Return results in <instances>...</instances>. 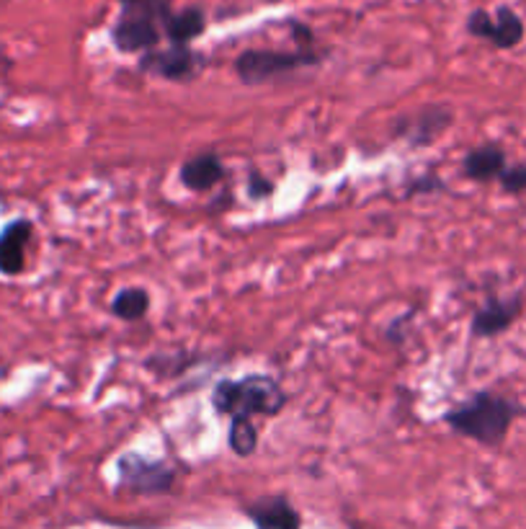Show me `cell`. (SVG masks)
Instances as JSON below:
<instances>
[{
  "mask_svg": "<svg viewBox=\"0 0 526 529\" xmlns=\"http://www.w3.org/2000/svg\"><path fill=\"white\" fill-rule=\"evenodd\" d=\"M524 413L519 403H513L509 398L493 393H477L467 403H462L459 409L446 413L449 427L475 439L480 444L495 447L506 439L511 424Z\"/></svg>",
  "mask_w": 526,
  "mask_h": 529,
  "instance_id": "cell-1",
  "label": "cell"
},
{
  "mask_svg": "<svg viewBox=\"0 0 526 529\" xmlns=\"http://www.w3.org/2000/svg\"><path fill=\"white\" fill-rule=\"evenodd\" d=\"M284 393L272 377L251 375L243 380H225L215 388L212 403L220 413H235V418H248L253 413L276 416L284 409Z\"/></svg>",
  "mask_w": 526,
  "mask_h": 529,
  "instance_id": "cell-2",
  "label": "cell"
},
{
  "mask_svg": "<svg viewBox=\"0 0 526 529\" xmlns=\"http://www.w3.org/2000/svg\"><path fill=\"white\" fill-rule=\"evenodd\" d=\"M120 478L127 488H132L137 494H166L176 473L166 462L145 460L139 455H124L120 460Z\"/></svg>",
  "mask_w": 526,
  "mask_h": 529,
  "instance_id": "cell-3",
  "label": "cell"
},
{
  "mask_svg": "<svg viewBox=\"0 0 526 529\" xmlns=\"http://www.w3.org/2000/svg\"><path fill=\"white\" fill-rule=\"evenodd\" d=\"M310 63L302 54H284V52H245L238 57V75L245 83H261L269 81L279 72H289V70L300 68Z\"/></svg>",
  "mask_w": 526,
  "mask_h": 529,
  "instance_id": "cell-4",
  "label": "cell"
},
{
  "mask_svg": "<svg viewBox=\"0 0 526 529\" xmlns=\"http://www.w3.org/2000/svg\"><path fill=\"white\" fill-rule=\"evenodd\" d=\"M470 32L477 36H485V39H491L495 47H503V50H509V47H516L519 42H521V36H524V24H521V18L516 16L511 8H501L495 18H491L485 11H477L470 18Z\"/></svg>",
  "mask_w": 526,
  "mask_h": 529,
  "instance_id": "cell-5",
  "label": "cell"
},
{
  "mask_svg": "<svg viewBox=\"0 0 526 529\" xmlns=\"http://www.w3.org/2000/svg\"><path fill=\"white\" fill-rule=\"evenodd\" d=\"M32 222L14 220L0 233V274L16 276L26 266V245L32 240Z\"/></svg>",
  "mask_w": 526,
  "mask_h": 529,
  "instance_id": "cell-6",
  "label": "cell"
},
{
  "mask_svg": "<svg viewBox=\"0 0 526 529\" xmlns=\"http://www.w3.org/2000/svg\"><path fill=\"white\" fill-rule=\"evenodd\" d=\"M248 516L258 529H300L302 519L284 495H269L248 506Z\"/></svg>",
  "mask_w": 526,
  "mask_h": 529,
  "instance_id": "cell-7",
  "label": "cell"
},
{
  "mask_svg": "<svg viewBox=\"0 0 526 529\" xmlns=\"http://www.w3.org/2000/svg\"><path fill=\"white\" fill-rule=\"evenodd\" d=\"M516 315H519V300H491L475 313L473 333L480 339L498 336L516 321Z\"/></svg>",
  "mask_w": 526,
  "mask_h": 529,
  "instance_id": "cell-8",
  "label": "cell"
},
{
  "mask_svg": "<svg viewBox=\"0 0 526 529\" xmlns=\"http://www.w3.org/2000/svg\"><path fill=\"white\" fill-rule=\"evenodd\" d=\"M503 171H506V153L498 145H483L464 158V173L475 181L501 178Z\"/></svg>",
  "mask_w": 526,
  "mask_h": 529,
  "instance_id": "cell-9",
  "label": "cell"
},
{
  "mask_svg": "<svg viewBox=\"0 0 526 529\" xmlns=\"http://www.w3.org/2000/svg\"><path fill=\"white\" fill-rule=\"evenodd\" d=\"M114 39L124 52H135L145 50V47H153L158 42V32H155L153 21L139 14V16H129L121 21L114 32Z\"/></svg>",
  "mask_w": 526,
  "mask_h": 529,
  "instance_id": "cell-10",
  "label": "cell"
},
{
  "mask_svg": "<svg viewBox=\"0 0 526 529\" xmlns=\"http://www.w3.org/2000/svg\"><path fill=\"white\" fill-rule=\"evenodd\" d=\"M222 178V163L215 153H204L191 158L186 166L181 168V181L191 191H206Z\"/></svg>",
  "mask_w": 526,
  "mask_h": 529,
  "instance_id": "cell-11",
  "label": "cell"
},
{
  "mask_svg": "<svg viewBox=\"0 0 526 529\" xmlns=\"http://www.w3.org/2000/svg\"><path fill=\"white\" fill-rule=\"evenodd\" d=\"M148 68L158 70L166 78H188L194 72V54L186 50H170L148 60Z\"/></svg>",
  "mask_w": 526,
  "mask_h": 529,
  "instance_id": "cell-12",
  "label": "cell"
},
{
  "mask_svg": "<svg viewBox=\"0 0 526 529\" xmlns=\"http://www.w3.org/2000/svg\"><path fill=\"white\" fill-rule=\"evenodd\" d=\"M111 308H114V315L121 318V321H139L148 313V308H150V297H148L145 290L132 287V290L120 292L114 297V305Z\"/></svg>",
  "mask_w": 526,
  "mask_h": 529,
  "instance_id": "cell-13",
  "label": "cell"
},
{
  "mask_svg": "<svg viewBox=\"0 0 526 529\" xmlns=\"http://www.w3.org/2000/svg\"><path fill=\"white\" fill-rule=\"evenodd\" d=\"M204 26V16L199 14V11H184L181 16L170 18L168 24V34L170 39L176 42V44H184V42H188L191 36H196L199 32H202Z\"/></svg>",
  "mask_w": 526,
  "mask_h": 529,
  "instance_id": "cell-14",
  "label": "cell"
},
{
  "mask_svg": "<svg viewBox=\"0 0 526 529\" xmlns=\"http://www.w3.org/2000/svg\"><path fill=\"white\" fill-rule=\"evenodd\" d=\"M230 447L238 452V455H251L255 447H258V434H255L253 424L248 418H235L233 421V428H230Z\"/></svg>",
  "mask_w": 526,
  "mask_h": 529,
  "instance_id": "cell-15",
  "label": "cell"
},
{
  "mask_svg": "<svg viewBox=\"0 0 526 529\" xmlns=\"http://www.w3.org/2000/svg\"><path fill=\"white\" fill-rule=\"evenodd\" d=\"M501 184L511 194H519L526 188V166H511L501 173Z\"/></svg>",
  "mask_w": 526,
  "mask_h": 529,
  "instance_id": "cell-16",
  "label": "cell"
},
{
  "mask_svg": "<svg viewBox=\"0 0 526 529\" xmlns=\"http://www.w3.org/2000/svg\"><path fill=\"white\" fill-rule=\"evenodd\" d=\"M127 3L139 11H166V0H127Z\"/></svg>",
  "mask_w": 526,
  "mask_h": 529,
  "instance_id": "cell-17",
  "label": "cell"
}]
</instances>
